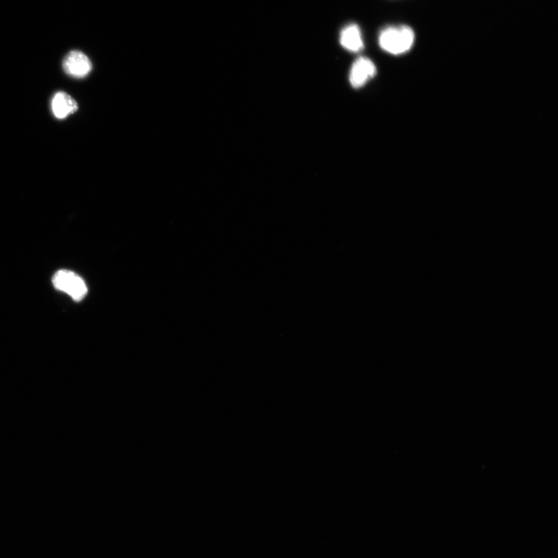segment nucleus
Returning <instances> with one entry per match:
<instances>
[{"instance_id":"nucleus-1","label":"nucleus","mask_w":558,"mask_h":558,"mask_svg":"<svg viewBox=\"0 0 558 558\" xmlns=\"http://www.w3.org/2000/svg\"><path fill=\"white\" fill-rule=\"evenodd\" d=\"M382 50L394 56L409 51L415 42L414 30L408 26H391L381 30L379 38Z\"/></svg>"},{"instance_id":"nucleus-2","label":"nucleus","mask_w":558,"mask_h":558,"mask_svg":"<svg viewBox=\"0 0 558 558\" xmlns=\"http://www.w3.org/2000/svg\"><path fill=\"white\" fill-rule=\"evenodd\" d=\"M53 286L80 302L87 294L85 281L76 273L68 270L57 272L52 279Z\"/></svg>"},{"instance_id":"nucleus-3","label":"nucleus","mask_w":558,"mask_h":558,"mask_svg":"<svg viewBox=\"0 0 558 558\" xmlns=\"http://www.w3.org/2000/svg\"><path fill=\"white\" fill-rule=\"evenodd\" d=\"M63 68L68 75L82 79L90 73L93 70V65L85 53L79 51H72L65 58Z\"/></svg>"},{"instance_id":"nucleus-4","label":"nucleus","mask_w":558,"mask_h":558,"mask_svg":"<svg viewBox=\"0 0 558 558\" xmlns=\"http://www.w3.org/2000/svg\"><path fill=\"white\" fill-rule=\"evenodd\" d=\"M377 72L376 67L369 58H359L355 61L350 72L349 80L355 88H360L365 85L366 82L376 75Z\"/></svg>"},{"instance_id":"nucleus-5","label":"nucleus","mask_w":558,"mask_h":558,"mask_svg":"<svg viewBox=\"0 0 558 558\" xmlns=\"http://www.w3.org/2000/svg\"><path fill=\"white\" fill-rule=\"evenodd\" d=\"M52 111L58 119H65L79 109L77 102L70 95L58 91L52 99Z\"/></svg>"},{"instance_id":"nucleus-6","label":"nucleus","mask_w":558,"mask_h":558,"mask_svg":"<svg viewBox=\"0 0 558 558\" xmlns=\"http://www.w3.org/2000/svg\"><path fill=\"white\" fill-rule=\"evenodd\" d=\"M340 43L343 49L349 51H361L364 49V42L360 27L351 24L343 28L340 35Z\"/></svg>"}]
</instances>
